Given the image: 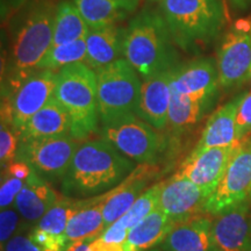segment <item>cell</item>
<instances>
[{
	"label": "cell",
	"mask_w": 251,
	"mask_h": 251,
	"mask_svg": "<svg viewBox=\"0 0 251 251\" xmlns=\"http://www.w3.org/2000/svg\"><path fill=\"white\" fill-rule=\"evenodd\" d=\"M56 11L54 0H29L5 23L8 48L2 64L1 97L37 70L51 48Z\"/></svg>",
	"instance_id": "cell-1"
},
{
	"label": "cell",
	"mask_w": 251,
	"mask_h": 251,
	"mask_svg": "<svg viewBox=\"0 0 251 251\" xmlns=\"http://www.w3.org/2000/svg\"><path fill=\"white\" fill-rule=\"evenodd\" d=\"M136 170V164L106 140L86 141L78 146L62 180L63 196L90 199L109 192Z\"/></svg>",
	"instance_id": "cell-2"
},
{
	"label": "cell",
	"mask_w": 251,
	"mask_h": 251,
	"mask_svg": "<svg viewBox=\"0 0 251 251\" xmlns=\"http://www.w3.org/2000/svg\"><path fill=\"white\" fill-rule=\"evenodd\" d=\"M124 58L142 79L179 64L176 43L159 9H143L125 28Z\"/></svg>",
	"instance_id": "cell-3"
},
{
	"label": "cell",
	"mask_w": 251,
	"mask_h": 251,
	"mask_svg": "<svg viewBox=\"0 0 251 251\" xmlns=\"http://www.w3.org/2000/svg\"><path fill=\"white\" fill-rule=\"evenodd\" d=\"M159 11L176 46L188 54L209 45L227 18L222 0H161Z\"/></svg>",
	"instance_id": "cell-4"
},
{
	"label": "cell",
	"mask_w": 251,
	"mask_h": 251,
	"mask_svg": "<svg viewBox=\"0 0 251 251\" xmlns=\"http://www.w3.org/2000/svg\"><path fill=\"white\" fill-rule=\"evenodd\" d=\"M55 98L70 115L75 139L84 140L96 133L100 121L97 77L85 63L69 65L57 72Z\"/></svg>",
	"instance_id": "cell-5"
},
{
	"label": "cell",
	"mask_w": 251,
	"mask_h": 251,
	"mask_svg": "<svg viewBox=\"0 0 251 251\" xmlns=\"http://www.w3.org/2000/svg\"><path fill=\"white\" fill-rule=\"evenodd\" d=\"M94 72L100 124L137 112L142 81L129 63L120 58Z\"/></svg>",
	"instance_id": "cell-6"
},
{
	"label": "cell",
	"mask_w": 251,
	"mask_h": 251,
	"mask_svg": "<svg viewBox=\"0 0 251 251\" xmlns=\"http://www.w3.org/2000/svg\"><path fill=\"white\" fill-rule=\"evenodd\" d=\"M103 140L139 164H153L163 150V139L136 113L101 122Z\"/></svg>",
	"instance_id": "cell-7"
},
{
	"label": "cell",
	"mask_w": 251,
	"mask_h": 251,
	"mask_svg": "<svg viewBox=\"0 0 251 251\" xmlns=\"http://www.w3.org/2000/svg\"><path fill=\"white\" fill-rule=\"evenodd\" d=\"M79 144L71 134L21 140L17 159L27 162L49 183L63 180Z\"/></svg>",
	"instance_id": "cell-8"
},
{
	"label": "cell",
	"mask_w": 251,
	"mask_h": 251,
	"mask_svg": "<svg viewBox=\"0 0 251 251\" xmlns=\"http://www.w3.org/2000/svg\"><path fill=\"white\" fill-rule=\"evenodd\" d=\"M57 72L35 70L1 97V119L19 130L55 97Z\"/></svg>",
	"instance_id": "cell-9"
},
{
	"label": "cell",
	"mask_w": 251,
	"mask_h": 251,
	"mask_svg": "<svg viewBox=\"0 0 251 251\" xmlns=\"http://www.w3.org/2000/svg\"><path fill=\"white\" fill-rule=\"evenodd\" d=\"M251 197V137L237 144L215 192L207 199L205 213L213 216Z\"/></svg>",
	"instance_id": "cell-10"
},
{
	"label": "cell",
	"mask_w": 251,
	"mask_h": 251,
	"mask_svg": "<svg viewBox=\"0 0 251 251\" xmlns=\"http://www.w3.org/2000/svg\"><path fill=\"white\" fill-rule=\"evenodd\" d=\"M220 86L236 89L251 79V20H240L231 27L218 54Z\"/></svg>",
	"instance_id": "cell-11"
},
{
	"label": "cell",
	"mask_w": 251,
	"mask_h": 251,
	"mask_svg": "<svg viewBox=\"0 0 251 251\" xmlns=\"http://www.w3.org/2000/svg\"><path fill=\"white\" fill-rule=\"evenodd\" d=\"M237 144L226 148H211L200 151L192 150L181 163L179 170L174 176L192 181L197 186L202 188L209 198L215 192L224 177Z\"/></svg>",
	"instance_id": "cell-12"
},
{
	"label": "cell",
	"mask_w": 251,
	"mask_h": 251,
	"mask_svg": "<svg viewBox=\"0 0 251 251\" xmlns=\"http://www.w3.org/2000/svg\"><path fill=\"white\" fill-rule=\"evenodd\" d=\"M212 236L218 251H251V200L215 215Z\"/></svg>",
	"instance_id": "cell-13"
},
{
	"label": "cell",
	"mask_w": 251,
	"mask_h": 251,
	"mask_svg": "<svg viewBox=\"0 0 251 251\" xmlns=\"http://www.w3.org/2000/svg\"><path fill=\"white\" fill-rule=\"evenodd\" d=\"M220 85L218 64L212 58H198L174 68L171 91L194 99H214Z\"/></svg>",
	"instance_id": "cell-14"
},
{
	"label": "cell",
	"mask_w": 251,
	"mask_h": 251,
	"mask_svg": "<svg viewBox=\"0 0 251 251\" xmlns=\"http://www.w3.org/2000/svg\"><path fill=\"white\" fill-rule=\"evenodd\" d=\"M208 196L205 191L185 178L172 176L163 183L158 207L177 224L205 212Z\"/></svg>",
	"instance_id": "cell-15"
},
{
	"label": "cell",
	"mask_w": 251,
	"mask_h": 251,
	"mask_svg": "<svg viewBox=\"0 0 251 251\" xmlns=\"http://www.w3.org/2000/svg\"><path fill=\"white\" fill-rule=\"evenodd\" d=\"M174 69L143 79L136 114L157 130L168 126Z\"/></svg>",
	"instance_id": "cell-16"
},
{
	"label": "cell",
	"mask_w": 251,
	"mask_h": 251,
	"mask_svg": "<svg viewBox=\"0 0 251 251\" xmlns=\"http://www.w3.org/2000/svg\"><path fill=\"white\" fill-rule=\"evenodd\" d=\"M242 96L225 103L209 117L200 140L194 147V151L211 148H226L240 142L237 137L236 115Z\"/></svg>",
	"instance_id": "cell-17"
},
{
	"label": "cell",
	"mask_w": 251,
	"mask_h": 251,
	"mask_svg": "<svg viewBox=\"0 0 251 251\" xmlns=\"http://www.w3.org/2000/svg\"><path fill=\"white\" fill-rule=\"evenodd\" d=\"M125 28L118 25L90 28L85 37V64L93 71L124 57Z\"/></svg>",
	"instance_id": "cell-18"
},
{
	"label": "cell",
	"mask_w": 251,
	"mask_h": 251,
	"mask_svg": "<svg viewBox=\"0 0 251 251\" xmlns=\"http://www.w3.org/2000/svg\"><path fill=\"white\" fill-rule=\"evenodd\" d=\"M213 220L197 215L172 229L159 246V251H211L215 248L212 236Z\"/></svg>",
	"instance_id": "cell-19"
},
{
	"label": "cell",
	"mask_w": 251,
	"mask_h": 251,
	"mask_svg": "<svg viewBox=\"0 0 251 251\" xmlns=\"http://www.w3.org/2000/svg\"><path fill=\"white\" fill-rule=\"evenodd\" d=\"M58 199L57 193L50 186L49 181L33 170L25 180L23 190L15 199L14 207L25 221L35 226Z\"/></svg>",
	"instance_id": "cell-20"
},
{
	"label": "cell",
	"mask_w": 251,
	"mask_h": 251,
	"mask_svg": "<svg viewBox=\"0 0 251 251\" xmlns=\"http://www.w3.org/2000/svg\"><path fill=\"white\" fill-rule=\"evenodd\" d=\"M71 128L70 115L54 97L23 126L20 129L21 140L71 134Z\"/></svg>",
	"instance_id": "cell-21"
},
{
	"label": "cell",
	"mask_w": 251,
	"mask_h": 251,
	"mask_svg": "<svg viewBox=\"0 0 251 251\" xmlns=\"http://www.w3.org/2000/svg\"><path fill=\"white\" fill-rule=\"evenodd\" d=\"M141 0H74L90 28L118 25L133 15Z\"/></svg>",
	"instance_id": "cell-22"
},
{
	"label": "cell",
	"mask_w": 251,
	"mask_h": 251,
	"mask_svg": "<svg viewBox=\"0 0 251 251\" xmlns=\"http://www.w3.org/2000/svg\"><path fill=\"white\" fill-rule=\"evenodd\" d=\"M179 225L169 218L159 207L129 230L127 244L129 251H148L161 246L176 226Z\"/></svg>",
	"instance_id": "cell-23"
},
{
	"label": "cell",
	"mask_w": 251,
	"mask_h": 251,
	"mask_svg": "<svg viewBox=\"0 0 251 251\" xmlns=\"http://www.w3.org/2000/svg\"><path fill=\"white\" fill-rule=\"evenodd\" d=\"M133 174L112 191L102 194V216L105 228L121 219L129 211L137 198L146 191L148 180L141 177L137 171L135 177Z\"/></svg>",
	"instance_id": "cell-24"
},
{
	"label": "cell",
	"mask_w": 251,
	"mask_h": 251,
	"mask_svg": "<svg viewBox=\"0 0 251 251\" xmlns=\"http://www.w3.org/2000/svg\"><path fill=\"white\" fill-rule=\"evenodd\" d=\"M105 229L102 216L101 196L81 199L80 207L69 221L65 236L69 243L84 240H94Z\"/></svg>",
	"instance_id": "cell-25"
},
{
	"label": "cell",
	"mask_w": 251,
	"mask_h": 251,
	"mask_svg": "<svg viewBox=\"0 0 251 251\" xmlns=\"http://www.w3.org/2000/svg\"><path fill=\"white\" fill-rule=\"evenodd\" d=\"M90 27L74 2L63 1L57 6L52 46H62L85 39Z\"/></svg>",
	"instance_id": "cell-26"
},
{
	"label": "cell",
	"mask_w": 251,
	"mask_h": 251,
	"mask_svg": "<svg viewBox=\"0 0 251 251\" xmlns=\"http://www.w3.org/2000/svg\"><path fill=\"white\" fill-rule=\"evenodd\" d=\"M214 99H194L171 91L168 126L172 129L181 130L192 127L211 107Z\"/></svg>",
	"instance_id": "cell-27"
},
{
	"label": "cell",
	"mask_w": 251,
	"mask_h": 251,
	"mask_svg": "<svg viewBox=\"0 0 251 251\" xmlns=\"http://www.w3.org/2000/svg\"><path fill=\"white\" fill-rule=\"evenodd\" d=\"M86 41L78 40L67 45L51 47L40 62L37 70H50L54 72L77 63H85Z\"/></svg>",
	"instance_id": "cell-28"
},
{
	"label": "cell",
	"mask_w": 251,
	"mask_h": 251,
	"mask_svg": "<svg viewBox=\"0 0 251 251\" xmlns=\"http://www.w3.org/2000/svg\"><path fill=\"white\" fill-rule=\"evenodd\" d=\"M80 203L81 199H71L68 197L61 198L34 227L55 236H65L69 221L75 212L79 208Z\"/></svg>",
	"instance_id": "cell-29"
},
{
	"label": "cell",
	"mask_w": 251,
	"mask_h": 251,
	"mask_svg": "<svg viewBox=\"0 0 251 251\" xmlns=\"http://www.w3.org/2000/svg\"><path fill=\"white\" fill-rule=\"evenodd\" d=\"M163 183L152 185L151 187L147 188L141 196L137 198L134 205L130 207L129 211L119 219L121 224L127 229H130L139 224L140 221L148 216L150 213L158 207L159 198H161Z\"/></svg>",
	"instance_id": "cell-30"
},
{
	"label": "cell",
	"mask_w": 251,
	"mask_h": 251,
	"mask_svg": "<svg viewBox=\"0 0 251 251\" xmlns=\"http://www.w3.org/2000/svg\"><path fill=\"white\" fill-rule=\"evenodd\" d=\"M21 134L11 122L2 120L0 125V163L4 169L17 158Z\"/></svg>",
	"instance_id": "cell-31"
},
{
	"label": "cell",
	"mask_w": 251,
	"mask_h": 251,
	"mask_svg": "<svg viewBox=\"0 0 251 251\" xmlns=\"http://www.w3.org/2000/svg\"><path fill=\"white\" fill-rule=\"evenodd\" d=\"M21 219L24 218L15 207L1 209V213H0V242H1V246L7 243L15 235L23 233Z\"/></svg>",
	"instance_id": "cell-32"
},
{
	"label": "cell",
	"mask_w": 251,
	"mask_h": 251,
	"mask_svg": "<svg viewBox=\"0 0 251 251\" xmlns=\"http://www.w3.org/2000/svg\"><path fill=\"white\" fill-rule=\"evenodd\" d=\"M28 235L42 251H65L69 246V241L65 236H55L36 227L31 229Z\"/></svg>",
	"instance_id": "cell-33"
},
{
	"label": "cell",
	"mask_w": 251,
	"mask_h": 251,
	"mask_svg": "<svg viewBox=\"0 0 251 251\" xmlns=\"http://www.w3.org/2000/svg\"><path fill=\"white\" fill-rule=\"evenodd\" d=\"M25 180L15 178L5 171V176L1 177V187H0V207L1 209L8 208L13 205L18 194L23 190Z\"/></svg>",
	"instance_id": "cell-34"
},
{
	"label": "cell",
	"mask_w": 251,
	"mask_h": 251,
	"mask_svg": "<svg viewBox=\"0 0 251 251\" xmlns=\"http://www.w3.org/2000/svg\"><path fill=\"white\" fill-rule=\"evenodd\" d=\"M236 129L240 141L251 133V92L243 94L241 98L236 115Z\"/></svg>",
	"instance_id": "cell-35"
},
{
	"label": "cell",
	"mask_w": 251,
	"mask_h": 251,
	"mask_svg": "<svg viewBox=\"0 0 251 251\" xmlns=\"http://www.w3.org/2000/svg\"><path fill=\"white\" fill-rule=\"evenodd\" d=\"M128 234H129V229L126 228L121 224L120 220H118L117 222H114V224L108 226L107 228L103 229V231L99 235L98 238L106 243L125 244L127 242Z\"/></svg>",
	"instance_id": "cell-36"
},
{
	"label": "cell",
	"mask_w": 251,
	"mask_h": 251,
	"mask_svg": "<svg viewBox=\"0 0 251 251\" xmlns=\"http://www.w3.org/2000/svg\"><path fill=\"white\" fill-rule=\"evenodd\" d=\"M1 251H42L30 240L29 235L19 233L1 246Z\"/></svg>",
	"instance_id": "cell-37"
},
{
	"label": "cell",
	"mask_w": 251,
	"mask_h": 251,
	"mask_svg": "<svg viewBox=\"0 0 251 251\" xmlns=\"http://www.w3.org/2000/svg\"><path fill=\"white\" fill-rule=\"evenodd\" d=\"M5 169L8 175L13 176V177L19 178V179H23V180H26L30 176L31 171H33L31 166L28 164L27 162L21 161V159H17V158H15L12 163H9Z\"/></svg>",
	"instance_id": "cell-38"
},
{
	"label": "cell",
	"mask_w": 251,
	"mask_h": 251,
	"mask_svg": "<svg viewBox=\"0 0 251 251\" xmlns=\"http://www.w3.org/2000/svg\"><path fill=\"white\" fill-rule=\"evenodd\" d=\"M28 1L29 0H1L2 24L6 23L15 12H18L21 7H24Z\"/></svg>",
	"instance_id": "cell-39"
},
{
	"label": "cell",
	"mask_w": 251,
	"mask_h": 251,
	"mask_svg": "<svg viewBox=\"0 0 251 251\" xmlns=\"http://www.w3.org/2000/svg\"><path fill=\"white\" fill-rule=\"evenodd\" d=\"M90 251H129L127 244L106 243L97 237L90 243Z\"/></svg>",
	"instance_id": "cell-40"
},
{
	"label": "cell",
	"mask_w": 251,
	"mask_h": 251,
	"mask_svg": "<svg viewBox=\"0 0 251 251\" xmlns=\"http://www.w3.org/2000/svg\"><path fill=\"white\" fill-rule=\"evenodd\" d=\"M96 240V238H94ZM93 240H84L77 241V242L69 243V246L65 251H90V243Z\"/></svg>",
	"instance_id": "cell-41"
},
{
	"label": "cell",
	"mask_w": 251,
	"mask_h": 251,
	"mask_svg": "<svg viewBox=\"0 0 251 251\" xmlns=\"http://www.w3.org/2000/svg\"><path fill=\"white\" fill-rule=\"evenodd\" d=\"M233 5L238 9H244L250 5L251 0H231Z\"/></svg>",
	"instance_id": "cell-42"
},
{
	"label": "cell",
	"mask_w": 251,
	"mask_h": 251,
	"mask_svg": "<svg viewBox=\"0 0 251 251\" xmlns=\"http://www.w3.org/2000/svg\"><path fill=\"white\" fill-rule=\"evenodd\" d=\"M152 1H158L159 2V1H161V0H152Z\"/></svg>",
	"instance_id": "cell-43"
},
{
	"label": "cell",
	"mask_w": 251,
	"mask_h": 251,
	"mask_svg": "<svg viewBox=\"0 0 251 251\" xmlns=\"http://www.w3.org/2000/svg\"><path fill=\"white\" fill-rule=\"evenodd\" d=\"M211 251H218V250H216V249H215V248H214V249H213V250H211Z\"/></svg>",
	"instance_id": "cell-44"
},
{
	"label": "cell",
	"mask_w": 251,
	"mask_h": 251,
	"mask_svg": "<svg viewBox=\"0 0 251 251\" xmlns=\"http://www.w3.org/2000/svg\"><path fill=\"white\" fill-rule=\"evenodd\" d=\"M250 200H251V197H250Z\"/></svg>",
	"instance_id": "cell-45"
}]
</instances>
